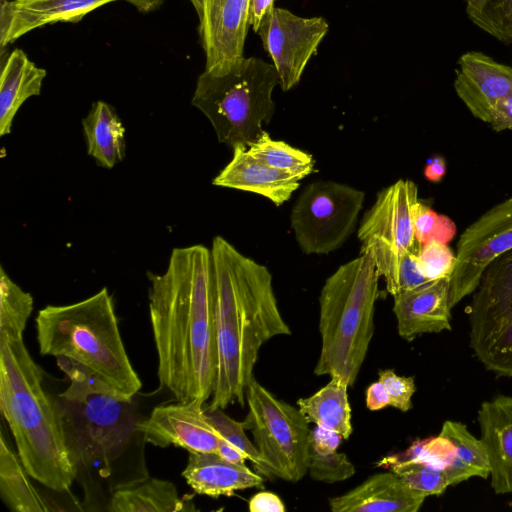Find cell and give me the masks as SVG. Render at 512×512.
I'll list each match as a JSON object with an SVG mask.
<instances>
[{
  "instance_id": "cell-1",
  "label": "cell",
  "mask_w": 512,
  "mask_h": 512,
  "mask_svg": "<svg viewBox=\"0 0 512 512\" xmlns=\"http://www.w3.org/2000/svg\"><path fill=\"white\" fill-rule=\"evenodd\" d=\"M147 276L159 382L176 400L205 403L217 373L211 249L175 248L165 272Z\"/></svg>"
},
{
  "instance_id": "cell-2",
  "label": "cell",
  "mask_w": 512,
  "mask_h": 512,
  "mask_svg": "<svg viewBox=\"0 0 512 512\" xmlns=\"http://www.w3.org/2000/svg\"><path fill=\"white\" fill-rule=\"evenodd\" d=\"M217 373L211 408L244 405L261 347L290 335L267 267L241 254L221 236L211 247Z\"/></svg>"
},
{
  "instance_id": "cell-3",
  "label": "cell",
  "mask_w": 512,
  "mask_h": 512,
  "mask_svg": "<svg viewBox=\"0 0 512 512\" xmlns=\"http://www.w3.org/2000/svg\"><path fill=\"white\" fill-rule=\"evenodd\" d=\"M0 410L30 477L55 492L69 491L77 456L62 409L43 389L22 332L0 331Z\"/></svg>"
},
{
  "instance_id": "cell-4",
  "label": "cell",
  "mask_w": 512,
  "mask_h": 512,
  "mask_svg": "<svg viewBox=\"0 0 512 512\" xmlns=\"http://www.w3.org/2000/svg\"><path fill=\"white\" fill-rule=\"evenodd\" d=\"M39 352L74 360L131 401L142 383L125 350L106 287L68 305H47L35 318Z\"/></svg>"
},
{
  "instance_id": "cell-5",
  "label": "cell",
  "mask_w": 512,
  "mask_h": 512,
  "mask_svg": "<svg viewBox=\"0 0 512 512\" xmlns=\"http://www.w3.org/2000/svg\"><path fill=\"white\" fill-rule=\"evenodd\" d=\"M379 278L372 258L361 253L326 279L319 296L317 376H339L354 385L374 334Z\"/></svg>"
},
{
  "instance_id": "cell-6",
  "label": "cell",
  "mask_w": 512,
  "mask_h": 512,
  "mask_svg": "<svg viewBox=\"0 0 512 512\" xmlns=\"http://www.w3.org/2000/svg\"><path fill=\"white\" fill-rule=\"evenodd\" d=\"M279 84L273 64L243 56L216 70H204L191 103L210 121L220 143L232 149L248 147L274 115L272 93Z\"/></svg>"
},
{
  "instance_id": "cell-7",
  "label": "cell",
  "mask_w": 512,
  "mask_h": 512,
  "mask_svg": "<svg viewBox=\"0 0 512 512\" xmlns=\"http://www.w3.org/2000/svg\"><path fill=\"white\" fill-rule=\"evenodd\" d=\"M251 431L259 460L254 470L265 477L298 482L308 474L309 422L298 407L276 398L255 378L246 390Z\"/></svg>"
},
{
  "instance_id": "cell-8",
  "label": "cell",
  "mask_w": 512,
  "mask_h": 512,
  "mask_svg": "<svg viewBox=\"0 0 512 512\" xmlns=\"http://www.w3.org/2000/svg\"><path fill=\"white\" fill-rule=\"evenodd\" d=\"M419 202L417 185L400 179L381 190L365 213L357 231L361 253L368 254L385 281L386 290L394 295L402 258L422 245L414 228L415 208Z\"/></svg>"
},
{
  "instance_id": "cell-9",
  "label": "cell",
  "mask_w": 512,
  "mask_h": 512,
  "mask_svg": "<svg viewBox=\"0 0 512 512\" xmlns=\"http://www.w3.org/2000/svg\"><path fill=\"white\" fill-rule=\"evenodd\" d=\"M468 316L477 359L496 375L512 378V249L483 273Z\"/></svg>"
},
{
  "instance_id": "cell-10",
  "label": "cell",
  "mask_w": 512,
  "mask_h": 512,
  "mask_svg": "<svg viewBox=\"0 0 512 512\" xmlns=\"http://www.w3.org/2000/svg\"><path fill=\"white\" fill-rule=\"evenodd\" d=\"M364 191L332 180L308 184L297 197L290 225L301 251L323 255L339 249L355 231Z\"/></svg>"
},
{
  "instance_id": "cell-11",
  "label": "cell",
  "mask_w": 512,
  "mask_h": 512,
  "mask_svg": "<svg viewBox=\"0 0 512 512\" xmlns=\"http://www.w3.org/2000/svg\"><path fill=\"white\" fill-rule=\"evenodd\" d=\"M512 249V196L494 205L460 235L450 277L453 308L471 295L487 267Z\"/></svg>"
},
{
  "instance_id": "cell-12",
  "label": "cell",
  "mask_w": 512,
  "mask_h": 512,
  "mask_svg": "<svg viewBox=\"0 0 512 512\" xmlns=\"http://www.w3.org/2000/svg\"><path fill=\"white\" fill-rule=\"evenodd\" d=\"M328 28L323 17H301L284 8L275 7L263 17L256 33L273 61L283 91L299 83Z\"/></svg>"
},
{
  "instance_id": "cell-13",
  "label": "cell",
  "mask_w": 512,
  "mask_h": 512,
  "mask_svg": "<svg viewBox=\"0 0 512 512\" xmlns=\"http://www.w3.org/2000/svg\"><path fill=\"white\" fill-rule=\"evenodd\" d=\"M198 400L156 406L134 426L145 442L165 448L174 445L188 452L217 453L221 436Z\"/></svg>"
},
{
  "instance_id": "cell-14",
  "label": "cell",
  "mask_w": 512,
  "mask_h": 512,
  "mask_svg": "<svg viewBox=\"0 0 512 512\" xmlns=\"http://www.w3.org/2000/svg\"><path fill=\"white\" fill-rule=\"evenodd\" d=\"M250 0H201L199 35L205 70L213 71L243 57Z\"/></svg>"
},
{
  "instance_id": "cell-15",
  "label": "cell",
  "mask_w": 512,
  "mask_h": 512,
  "mask_svg": "<svg viewBox=\"0 0 512 512\" xmlns=\"http://www.w3.org/2000/svg\"><path fill=\"white\" fill-rule=\"evenodd\" d=\"M454 89L470 113L489 123L496 104L512 93V66L499 63L480 51H469L458 60Z\"/></svg>"
},
{
  "instance_id": "cell-16",
  "label": "cell",
  "mask_w": 512,
  "mask_h": 512,
  "mask_svg": "<svg viewBox=\"0 0 512 512\" xmlns=\"http://www.w3.org/2000/svg\"><path fill=\"white\" fill-rule=\"evenodd\" d=\"M118 0H1L0 46L58 22L77 23L91 11Z\"/></svg>"
},
{
  "instance_id": "cell-17",
  "label": "cell",
  "mask_w": 512,
  "mask_h": 512,
  "mask_svg": "<svg viewBox=\"0 0 512 512\" xmlns=\"http://www.w3.org/2000/svg\"><path fill=\"white\" fill-rule=\"evenodd\" d=\"M399 336L412 341L426 333L451 330L450 279L444 278L393 296Z\"/></svg>"
},
{
  "instance_id": "cell-18",
  "label": "cell",
  "mask_w": 512,
  "mask_h": 512,
  "mask_svg": "<svg viewBox=\"0 0 512 512\" xmlns=\"http://www.w3.org/2000/svg\"><path fill=\"white\" fill-rule=\"evenodd\" d=\"M426 497L393 471L376 473L350 491L329 498L332 512H417Z\"/></svg>"
},
{
  "instance_id": "cell-19",
  "label": "cell",
  "mask_w": 512,
  "mask_h": 512,
  "mask_svg": "<svg viewBox=\"0 0 512 512\" xmlns=\"http://www.w3.org/2000/svg\"><path fill=\"white\" fill-rule=\"evenodd\" d=\"M212 184L252 192L280 206L299 188L300 180L256 159L247 151V147L236 146L232 159L212 180Z\"/></svg>"
},
{
  "instance_id": "cell-20",
  "label": "cell",
  "mask_w": 512,
  "mask_h": 512,
  "mask_svg": "<svg viewBox=\"0 0 512 512\" xmlns=\"http://www.w3.org/2000/svg\"><path fill=\"white\" fill-rule=\"evenodd\" d=\"M481 440L490 464L496 494L512 493V396L498 395L478 411Z\"/></svg>"
},
{
  "instance_id": "cell-21",
  "label": "cell",
  "mask_w": 512,
  "mask_h": 512,
  "mask_svg": "<svg viewBox=\"0 0 512 512\" xmlns=\"http://www.w3.org/2000/svg\"><path fill=\"white\" fill-rule=\"evenodd\" d=\"M182 476L195 493L212 498L263 487L264 482L263 476L245 463L231 462L217 453L189 452Z\"/></svg>"
},
{
  "instance_id": "cell-22",
  "label": "cell",
  "mask_w": 512,
  "mask_h": 512,
  "mask_svg": "<svg viewBox=\"0 0 512 512\" xmlns=\"http://www.w3.org/2000/svg\"><path fill=\"white\" fill-rule=\"evenodd\" d=\"M46 70L33 63L26 53L16 48L1 62L0 136L11 132L12 123L21 105L41 93Z\"/></svg>"
},
{
  "instance_id": "cell-23",
  "label": "cell",
  "mask_w": 512,
  "mask_h": 512,
  "mask_svg": "<svg viewBox=\"0 0 512 512\" xmlns=\"http://www.w3.org/2000/svg\"><path fill=\"white\" fill-rule=\"evenodd\" d=\"M87 153L97 165L111 169L125 156V128L115 109L96 101L82 120Z\"/></svg>"
},
{
  "instance_id": "cell-24",
  "label": "cell",
  "mask_w": 512,
  "mask_h": 512,
  "mask_svg": "<svg viewBox=\"0 0 512 512\" xmlns=\"http://www.w3.org/2000/svg\"><path fill=\"white\" fill-rule=\"evenodd\" d=\"M309 397L299 398L298 409L309 423L337 433L348 440L353 432L351 406L348 398L349 385L339 376Z\"/></svg>"
},
{
  "instance_id": "cell-25",
  "label": "cell",
  "mask_w": 512,
  "mask_h": 512,
  "mask_svg": "<svg viewBox=\"0 0 512 512\" xmlns=\"http://www.w3.org/2000/svg\"><path fill=\"white\" fill-rule=\"evenodd\" d=\"M110 512H180L196 510L167 480L150 478L116 488L107 505Z\"/></svg>"
},
{
  "instance_id": "cell-26",
  "label": "cell",
  "mask_w": 512,
  "mask_h": 512,
  "mask_svg": "<svg viewBox=\"0 0 512 512\" xmlns=\"http://www.w3.org/2000/svg\"><path fill=\"white\" fill-rule=\"evenodd\" d=\"M28 472L0 435V495L5 505L14 512H48L52 510L33 487Z\"/></svg>"
},
{
  "instance_id": "cell-27",
  "label": "cell",
  "mask_w": 512,
  "mask_h": 512,
  "mask_svg": "<svg viewBox=\"0 0 512 512\" xmlns=\"http://www.w3.org/2000/svg\"><path fill=\"white\" fill-rule=\"evenodd\" d=\"M439 435L449 439L456 448L453 463L444 470L450 486L471 477L486 479L490 476V464L484 443L472 435L464 424L445 421Z\"/></svg>"
},
{
  "instance_id": "cell-28",
  "label": "cell",
  "mask_w": 512,
  "mask_h": 512,
  "mask_svg": "<svg viewBox=\"0 0 512 512\" xmlns=\"http://www.w3.org/2000/svg\"><path fill=\"white\" fill-rule=\"evenodd\" d=\"M342 440L337 433L316 425L311 430L308 474L314 481L336 483L355 474V467L346 454L337 451Z\"/></svg>"
},
{
  "instance_id": "cell-29",
  "label": "cell",
  "mask_w": 512,
  "mask_h": 512,
  "mask_svg": "<svg viewBox=\"0 0 512 512\" xmlns=\"http://www.w3.org/2000/svg\"><path fill=\"white\" fill-rule=\"evenodd\" d=\"M247 151L266 165L289 173L299 180L314 171L315 160L310 153L274 140L265 130L247 147Z\"/></svg>"
},
{
  "instance_id": "cell-30",
  "label": "cell",
  "mask_w": 512,
  "mask_h": 512,
  "mask_svg": "<svg viewBox=\"0 0 512 512\" xmlns=\"http://www.w3.org/2000/svg\"><path fill=\"white\" fill-rule=\"evenodd\" d=\"M205 413L221 436L217 454L234 463L247 460L256 464L259 453L246 435L243 422H239L224 413L221 408L205 407Z\"/></svg>"
},
{
  "instance_id": "cell-31",
  "label": "cell",
  "mask_w": 512,
  "mask_h": 512,
  "mask_svg": "<svg viewBox=\"0 0 512 512\" xmlns=\"http://www.w3.org/2000/svg\"><path fill=\"white\" fill-rule=\"evenodd\" d=\"M377 466L393 471L408 487L424 497L441 495L450 486L443 469L423 462L398 459L393 455L383 458Z\"/></svg>"
},
{
  "instance_id": "cell-32",
  "label": "cell",
  "mask_w": 512,
  "mask_h": 512,
  "mask_svg": "<svg viewBox=\"0 0 512 512\" xmlns=\"http://www.w3.org/2000/svg\"><path fill=\"white\" fill-rule=\"evenodd\" d=\"M469 19L505 44L512 43V0H464Z\"/></svg>"
},
{
  "instance_id": "cell-33",
  "label": "cell",
  "mask_w": 512,
  "mask_h": 512,
  "mask_svg": "<svg viewBox=\"0 0 512 512\" xmlns=\"http://www.w3.org/2000/svg\"><path fill=\"white\" fill-rule=\"evenodd\" d=\"M33 297L0 266V331L24 332L33 311Z\"/></svg>"
},
{
  "instance_id": "cell-34",
  "label": "cell",
  "mask_w": 512,
  "mask_h": 512,
  "mask_svg": "<svg viewBox=\"0 0 512 512\" xmlns=\"http://www.w3.org/2000/svg\"><path fill=\"white\" fill-rule=\"evenodd\" d=\"M394 456L398 459L423 462L445 470L453 463L456 448L449 439L438 435L415 441L405 452Z\"/></svg>"
},
{
  "instance_id": "cell-35",
  "label": "cell",
  "mask_w": 512,
  "mask_h": 512,
  "mask_svg": "<svg viewBox=\"0 0 512 512\" xmlns=\"http://www.w3.org/2000/svg\"><path fill=\"white\" fill-rule=\"evenodd\" d=\"M414 228L421 244L431 240L448 243L456 232V226L450 218L437 214L420 200L415 208Z\"/></svg>"
},
{
  "instance_id": "cell-36",
  "label": "cell",
  "mask_w": 512,
  "mask_h": 512,
  "mask_svg": "<svg viewBox=\"0 0 512 512\" xmlns=\"http://www.w3.org/2000/svg\"><path fill=\"white\" fill-rule=\"evenodd\" d=\"M419 259L423 273L430 281L450 279L456 264V254L447 243L438 240L422 244Z\"/></svg>"
},
{
  "instance_id": "cell-37",
  "label": "cell",
  "mask_w": 512,
  "mask_h": 512,
  "mask_svg": "<svg viewBox=\"0 0 512 512\" xmlns=\"http://www.w3.org/2000/svg\"><path fill=\"white\" fill-rule=\"evenodd\" d=\"M378 375V380L388 394L389 406L402 412L409 411L412 408V397L416 390L414 377L400 376L392 369L380 370Z\"/></svg>"
},
{
  "instance_id": "cell-38",
  "label": "cell",
  "mask_w": 512,
  "mask_h": 512,
  "mask_svg": "<svg viewBox=\"0 0 512 512\" xmlns=\"http://www.w3.org/2000/svg\"><path fill=\"white\" fill-rule=\"evenodd\" d=\"M421 246H416L402 258L398 270L396 290L393 296L434 282L427 279L423 273L419 259Z\"/></svg>"
},
{
  "instance_id": "cell-39",
  "label": "cell",
  "mask_w": 512,
  "mask_h": 512,
  "mask_svg": "<svg viewBox=\"0 0 512 512\" xmlns=\"http://www.w3.org/2000/svg\"><path fill=\"white\" fill-rule=\"evenodd\" d=\"M488 124L496 132L512 131V93L496 104Z\"/></svg>"
},
{
  "instance_id": "cell-40",
  "label": "cell",
  "mask_w": 512,
  "mask_h": 512,
  "mask_svg": "<svg viewBox=\"0 0 512 512\" xmlns=\"http://www.w3.org/2000/svg\"><path fill=\"white\" fill-rule=\"evenodd\" d=\"M251 512H285L286 507L280 497L269 491L254 494L248 503Z\"/></svg>"
},
{
  "instance_id": "cell-41",
  "label": "cell",
  "mask_w": 512,
  "mask_h": 512,
  "mask_svg": "<svg viewBox=\"0 0 512 512\" xmlns=\"http://www.w3.org/2000/svg\"><path fill=\"white\" fill-rule=\"evenodd\" d=\"M366 406L371 411H378L389 406L388 394L379 380L368 386L366 390Z\"/></svg>"
},
{
  "instance_id": "cell-42",
  "label": "cell",
  "mask_w": 512,
  "mask_h": 512,
  "mask_svg": "<svg viewBox=\"0 0 512 512\" xmlns=\"http://www.w3.org/2000/svg\"><path fill=\"white\" fill-rule=\"evenodd\" d=\"M275 0H250L249 2V24L254 32H257L263 17L272 11Z\"/></svg>"
},
{
  "instance_id": "cell-43",
  "label": "cell",
  "mask_w": 512,
  "mask_h": 512,
  "mask_svg": "<svg viewBox=\"0 0 512 512\" xmlns=\"http://www.w3.org/2000/svg\"><path fill=\"white\" fill-rule=\"evenodd\" d=\"M446 173V162L443 157L435 156L427 160L424 176L431 182H439Z\"/></svg>"
},
{
  "instance_id": "cell-44",
  "label": "cell",
  "mask_w": 512,
  "mask_h": 512,
  "mask_svg": "<svg viewBox=\"0 0 512 512\" xmlns=\"http://www.w3.org/2000/svg\"><path fill=\"white\" fill-rule=\"evenodd\" d=\"M129 2L131 5H133L138 11L147 13L150 11H153L160 7L163 0H125ZM194 9L196 10L197 14L200 11L201 8V0H189Z\"/></svg>"
}]
</instances>
